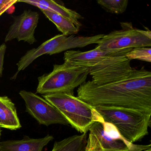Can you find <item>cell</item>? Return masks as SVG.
<instances>
[{
	"label": "cell",
	"mask_w": 151,
	"mask_h": 151,
	"mask_svg": "<svg viewBox=\"0 0 151 151\" xmlns=\"http://www.w3.org/2000/svg\"><path fill=\"white\" fill-rule=\"evenodd\" d=\"M126 55L109 56L90 68L92 82L98 85L113 83L126 79L135 68L131 66Z\"/></svg>",
	"instance_id": "6"
},
{
	"label": "cell",
	"mask_w": 151,
	"mask_h": 151,
	"mask_svg": "<svg viewBox=\"0 0 151 151\" xmlns=\"http://www.w3.org/2000/svg\"><path fill=\"white\" fill-rule=\"evenodd\" d=\"M25 102L26 111L40 124L48 126L52 124L70 125L60 111L44 98L24 90L19 92Z\"/></svg>",
	"instance_id": "7"
},
{
	"label": "cell",
	"mask_w": 151,
	"mask_h": 151,
	"mask_svg": "<svg viewBox=\"0 0 151 151\" xmlns=\"http://www.w3.org/2000/svg\"><path fill=\"white\" fill-rule=\"evenodd\" d=\"M0 127L11 130L22 127L15 105L7 96H0Z\"/></svg>",
	"instance_id": "12"
},
{
	"label": "cell",
	"mask_w": 151,
	"mask_h": 151,
	"mask_svg": "<svg viewBox=\"0 0 151 151\" xmlns=\"http://www.w3.org/2000/svg\"><path fill=\"white\" fill-rule=\"evenodd\" d=\"M125 56L129 60H137L151 62V48L147 47H137L132 48Z\"/></svg>",
	"instance_id": "16"
},
{
	"label": "cell",
	"mask_w": 151,
	"mask_h": 151,
	"mask_svg": "<svg viewBox=\"0 0 151 151\" xmlns=\"http://www.w3.org/2000/svg\"><path fill=\"white\" fill-rule=\"evenodd\" d=\"M18 2H24L35 6L41 11L45 10L52 13H55L66 17L72 21L78 29H80L82 24L79 20L83 19V17L76 11L69 9L62 5L51 0H24L18 1Z\"/></svg>",
	"instance_id": "11"
},
{
	"label": "cell",
	"mask_w": 151,
	"mask_h": 151,
	"mask_svg": "<svg viewBox=\"0 0 151 151\" xmlns=\"http://www.w3.org/2000/svg\"><path fill=\"white\" fill-rule=\"evenodd\" d=\"M42 12L46 17L53 23L58 30L62 32L65 36L73 35L78 33L80 29L76 26L74 23L69 19L63 17L55 13L42 10Z\"/></svg>",
	"instance_id": "14"
},
{
	"label": "cell",
	"mask_w": 151,
	"mask_h": 151,
	"mask_svg": "<svg viewBox=\"0 0 151 151\" xmlns=\"http://www.w3.org/2000/svg\"><path fill=\"white\" fill-rule=\"evenodd\" d=\"M1 129H0V138H1Z\"/></svg>",
	"instance_id": "20"
},
{
	"label": "cell",
	"mask_w": 151,
	"mask_h": 151,
	"mask_svg": "<svg viewBox=\"0 0 151 151\" xmlns=\"http://www.w3.org/2000/svg\"><path fill=\"white\" fill-rule=\"evenodd\" d=\"M54 139L47 135L41 138L24 137L21 140H8L0 142V151H42L44 147Z\"/></svg>",
	"instance_id": "10"
},
{
	"label": "cell",
	"mask_w": 151,
	"mask_h": 151,
	"mask_svg": "<svg viewBox=\"0 0 151 151\" xmlns=\"http://www.w3.org/2000/svg\"><path fill=\"white\" fill-rule=\"evenodd\" d=\"M77 95L93 107L124 108L151 114V72L143 67L116 83L98 85L88 81L79 86Z\"/></svg>",
	"instance_id": "1"
},
{
	"label": "cell",
	"mask_w": 151,
	"mask_h": 151,
	"mask_svg": "<svg viewBox=\"0 0 151 151\" xmlns=\"http://www.w3.org/2000/svg\"><path fill=\"white\" fill-rule=\"evenodd\" d=\"M87 132L55 141L52 151H85L88 141Z\"/></svg>",
	"instance_id": "13"
},
{
	"label": "cell",
	"mask_w": 151,
	"mask_h": 151,
	"mask_svg": "<svg viewBox=\"0 0 151 151\" xmlns=\"http://www.w3.org/2000/svg\"><path fill=\"white\" fill-rule=\"evenodd\" d=\"M6 48V43H3L0 45V78L1 77L3 72L4 59Z\"/></svg>",
	"instance_id": "19"
},
{
	"label": "cell",
	"mask_w": 151,
	"mask_h": 151,
	"mask_svg": "<svg viewBox=\"0 0 151 151\" xmlns=\"http://www.w3.org/2000/svg\"><path fill=\"white\" fill-rule=\"evenodd\" d=\"M93 108L104 122L114 125L122 137L130 143L139 141L148 134L151 114L124 108Z\"/></svg>",
	"instance_id": "2"
},
{
	"label": "cell",
	"mask_w": 151,
	"mask_h": 151,
	"mask_svg": "<svg viewBox=\"0 0 151 151\" xmlns=\"http://www.w3.org/2000/svg\"><path fill=\"white\" fill-rule=\"evenodd\" d=\"M85 151H103L99 141L95 135L90 133Z\"/></svg>",
	"instance_id": "17"
},
{
	"label": "cell",
	"mask_w": 151,
	"mask_h": 151,
	"mask_svg": "<svg viewBox=\"0 0 151 151\" xmlns=\"http://www.w3.org/2000/svg\"><path fill=\"white\" fill-rule=\"evenodd\" d=\"M13 17L14 21L5 37V42L14 39L23 40L30 45L37 42L34 34L39 20V14L25 10L20 15Z\"/></svg>",
	"instance_id": "8"
},
{
	"label": "cell",
	"mask_w": 151,
	"mask_h": 151,
	"mask_svg": "<svg viewBox=\"0 0 151 151\" xmlns=\"http://www.w3.org/2000/svg\"><path fill=\"white\" fill-rule=\"evenodd\" d=\"M43 97L60 111L70 125L82 134L87 132L95 122H104L93 107L74 95L56 93Z\"/></svg>",
	"instance_id": "3"
},
{
	"label": "cell",
	"mask_w": 151,
	"mask_h": 151,
	"mask_svg": "<svg viewBox=\"0 0 151 151\" xmlns=\"http://www.w3.org/2000/svg\"><path fill=\"white\" fill-rule=\"evenodd\" d=\"M97 2L108 12L118 14L126 11L128 4L127 0H99Z\"/></svg>",
	"instance_id": "15"
},
{
	"label": "cell",
	"mask_w": 151,
	"mask_h": 151,
	"mask_svg": "<svg viewBox=\"0 0 151 151\" xmlns=\"http://www.w3.org/2000/svg\"><path fill=\"white\" fill-rule=\"evenodd\" d=\"M90 68L55 64L52 71L38 78L36 93L43 95L65 93L74 95L75 88L86 83Z\"/></svg>",
	"instance_id": "4"
},
{
	"label": "cell",
	"mask_w": 151,
	"mask_h": 151,
	"mask_svg": "<svg viewBox=\"0 0 151 151\" xmlns=\"http://www.w3.org/2000/svg\"><path fill=\"white\" fill-rule=\"evenodd\" d=\"M121 23L122 29L104 35L97 47L104 51H116L137 47L151 46V32L133 28L131 24Z\"/></svg>",
	"instance_id": "5"
},
{
	"label": "cell",
	"mask_w": 151,
	"mask_h": 151,
	"mask_svg": "<svg viewBox=\"0 0 151 151\" xmlns=\"http://www.w3.org/2000/svg\"><path fill=\"white\" fill-rule=\"evenodd\" d=\"M132 48L116 50L104 51L96 47L95 48L87 51L68 50L64 53V63L73 67L90 68L97 64L106 57L114 55H126Z\"/></svg>",
	"instance_id": "9"
},
{
	"label": "cell",
	"mask_w": 151,
	"mask_h": 151,
	"mask_svg": "<svg viewBox=\"0 0 151 151\" xmlns=\"http://www.w3.org/2000/svg\"><path fill=\"white\" fill-rule=\"evenodd\" d=\"M17 2V0H0V17Z\"/></svg>",
	"instance_id": "18"
}]
</instances>
